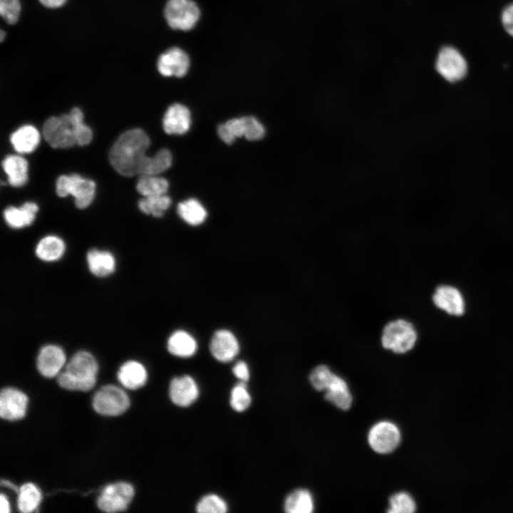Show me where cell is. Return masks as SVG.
I'll list each match as a JSON object with an SVG mask.
<instances>
[{"label":"cell","instance_id":"21","mask_svg":"<svg viewBox=\"0 0 513 513\" xmlns=\"http://www.w3.org/2000/svg\"><path fill=\"white\" fill-rule=\"evenodd\" d=\"M167 347L171 354L180 358H188L196 353L197 344L189 333L178 330L170 336Z\"/></svg>","mask_w":513,"mask_h":513},{"label":"cell","instance_id":"39","mask_svg":"<svg viewBox=\"0 0 513 513\" xmlns=\"http://www.w3.org/2000/svg\"><path fill=\"white\" fill-rule=\"evenodd\" d=\"M245 134L244 138L248 140H258L265 134L263 125L253 116H244Z\"/></svg>","mask_w":513,"mask_h":513},{"label":"cell","instance_id":"44","mask_svg":"<svg viewBox=\"0 0 513 513\" xmlns=\"http://www.w3.org/2000/svg\"><path fill=\"white\" fill-rule=\"evenodd\" d=\"M1 484L2 486L6 487L9 489H11L12 490H14L16 492H19V489H18V487L14 484H13L11 482H10L9 480L1 479Z\"/></svg>","mask_w":513,"mask_h":513},{"label":"cell","instance_id":"36","mask_svg":"<svg viewBox=\"0 0 513 513\" xmlns=\"http://www.w3.org/2000/svg\"><path fill=\"white\" fill-rule=\"evenodd\" d=\"M245 383L240 381L231 391L230 405L237 412L244 411L251 404V396Z\"/></svg>","mask_w":513,"mask_h":513},{"label":"cell","instance_id":"19","mask_svg":"<svg viewBox=\"0 0 513 513\" xmlns=\"http://www.w3.org/2000/svg\"><path fill=\"white\" fill-rule=\"evenodd\" d=\"M118 378L124 387L135 390L145 384L147 373L142 363L136 361H128L120 366Z\"/></svg>","mask_w":513,"mask_h":513},{"label":"cell","instance_id":"31","mask_svg":"<svg viewBox=\"0 0 513 513\" xmlns=\"http://www.w3.org/2000/svg\"><path fill=\"white\" fill-rule=\"evenodd\" d=\"M171 203L170 198L165 195L144 197L138 202V207L141 212L146 214H151L156 217H162L169 208Z\"/></svg>","mask_w":513,"mask_h":513},{"label":"cell","instance_id":"38","mask_svg":"<svg viewBox=\"0 0 513 513\" xmlns=\"http://www.w3.org/2000/svg\"><path fill=\"white\" fill-rule=\"evenodd\" d=\"M21 4L19 0H0V13L9 24H15L19 19Z\"/></svg>","mask_w":513,"mask_h":513},{"label":"cell","instance_id":"16","mask_svg":"<svg viewBox=\"0 0 513 513\" xmlns=\"http://www.w3.org/2000/svg\"><path fill=\"white\" fill-rule=\"evenodd\" d=\"M432 301L438 309L450 315L461 316L465 311V301L462 294L451 286H438L432 295Z\"/></svg>","mask_w":513,"mask_h":513},{"label":"cell","instance_id":"23","mask_svg":"<svg viewBox=\"0 0 513 513\" xmlns=\"http://www.w3.org/2000/svg\"><path fill=\"white\" fill-rule=\"evenodd\" d=\"M65 250L66 245L62 239L55 235H48L39 240L35 248V254L41 261L52 262L60 259Z\"/></svg>","mask_w":513,"mask_h":513},{"label":"cell","instance_id":"15","mask_svg":"<svg viewBox=\"0 0 513 513\" xmlns=\"http://www.w3.org/2000/svg\"><path fill=\"white\" fill-rule=\"evenodd\" d=\"M169 395L172 402L180 407H187L198 398L199 388L190 375L174 378L170 384Z\"/></svg>","mask_w":513,"mask_h":513},{"label":"cell","instance_id":"40","mask_svg":"<svg viewBox=\"0 0 513 513\" xmlns=\"http://www.w3.org/2000/svg\"><path fill=\"white\" fill-rule=\"evenodd\" d=\"M502 21L507 32L513 36V3L503 10Z\"/></svg>","mask_w":513,"mask_h":513},{"label":"cell","instance_id":"13","mask_svg":"<svg viewBox=\"0 0 513 513\" xmlns=\"http://www.w3.org/2000/svg\"><path fill=\"white\" fill-rule=\"evenodd\" d=\"M66 358L63 350L58 346L49 344L43 346L36 358L38 372L46 378H53L59 374Z\"/></svg>","mask_w":513,"mask_h":513},{"label":"cell","instance_id":"20","mask_svg":"<svg viewBox=\"0 0 513 513\" xmlns=\"http://www.w3.org/2000/svg\"><path fill=\"white\" fill-rule=\"evenodd\" d=\"M38 209L36 204L27 202L19 208L11 206L5 209L4 218L10 227L21 229L33 223Z\"/></svg>","mask_w":513,"mask_h":513},{"label":"cell","instance_id":"5","mask_svg":"<svg viewBox=\"0 0 513 513\" xmlns=\"http://www.w3.org/2000/svg\"><path fill=\"white\" fill-rule=\"evenodd\" d=\"M93 408L105 416H117L125 413L130 406V399L121 388L106 385L101 387L93 398Z\"/></svg>","mask_w":513,"mask_h":513},{"label":"cell","instance_id":"34","mask_svg":"<svg viewBox=\"0 0 513 513\" xmlns=\"http://www.w3.org/2000/svg\"><path fill=\"white\" fill-rule=\"evenodd\" d=\"M336 375L326 366L319 365L311 372L309 380L316 390L323 391L329 387Z\"/></svg>","mask_w":513,"mask_h":513},{"label":"cell","instance_id":"14","mask_svg":"<svg viewBox=\"0 0 513 513\" xmlns=\"http://www.w3.org/2000/svg\"><path fill=\"white\" fill-rule=\"evenodd\" d=\"M190 66L187 53L179 48H172L160 55L157 61V69L164 76H184Z\"/></svg>","mask_w":513,"mask_h":513},{"label":"cell","instance_id":"35","mask_svg":"<svg viewBox=\"0 0 513 513\" xmlns=\"http://www.w3.org/2000/svg\"><path fill=\"white\" fill-rule=\"evenodd\" d=\"M390 513H413L416 509V504L413 497L406 492H398L393 494L389 499Z\"/></svg>","mask_w":513,"mask_h":513},{"label":"cell","instance_id":"27","mask_svg":"<svg viewBox=\"0 0 513 513\" xmlns=\"http://www.w3.org/2000/svg\"><path fill=\"white\" fill-rule=\"evenodd\" d=\"M179 216L188 224L197 226L207 217V211L196 199H188L180 202L177 209Z\"/></svg>","mask_w":513,"mask_h":513},{"label":"cell","instance_id":"10","mask_svg":"<svg viewBox=\"0 0 513 513\" xmlns=\"http://www.w3.org/2000/svg\"><path fill=\"white\" fill-rule=\"evenodd\" d=\"M400 432L398 428L389 421H381L375 424L368 435L370 447L380 454L393 452L399 445Z\"/></svg>","mask_w":513,"mask_h":513},{"label":"cell","instance_id":"18","mask_svg":"<svg viewBox=\"0 0 513 513\" xmlns=\"http://www.w3.org/2000/svg\"><path fill=\"white\" fill-rule=\"evenodd\" d=\"M90 271L98 277H106L115 269L116 261L114 256L108 251L92 249L86 255Z\"/></svg>","mask_w":513,"mask_h":513},{"label":"cell","instance_id":"17","mask_svg":"<svg viewBox=\"0 0 513 513\" xmlns=\"http://www.w3.org/2000/svg\"><path fill=\"white\" fill-rule=\"evenodd\" d=\"M190 125V112L180 103L170 105L162 120L164 131L169 135H182L189 130Z\"/></svg>","mask_w":513,"mask_h":513},{"label":"cell","instance_id":"12","mask_svg":"<svg viewBox=\"0 0 513 513\" xmlns=\"http://www.w3.org/2000/svg\"><path fill=\"white\" fill-rule=\"evenodd\" d=\"M209 350L212 356L219 362L232 361L239 353V344L235 336L229 331L220 329L214 333Z\"/></svg>","mask_w":513,"mask_h":513},{"label":"cell","instance_id":"7","mask_svg":"<svg viewBox=\"0 0 513 513\" xmlns=\"http://www.w3.org/2000/svg\"><path fill=\"white\" fill-rule=\"evenodd\" d=\"M165 16L169 26L175 29L187 31L192 28L200 18V9L191 0H168Z\"/></svg>","mask_w":513,"mask_h":513},{"label":"cell","instance_id":"26","mask_svg":"<svg viewBox=\"0 0 513 513\" xmlns=\"http://www.w3.org/2000/svg\"><path fill=\"white\" fill-rule=\"evenodd\" d=\"M284 507L288 513H311L314 509L312 495L306 489L294 490L286 497Z\"/></svg>","mask_w":513,"mask_h":513},{"label":"cell","instance_id":"1","mask_svg":"<svg viewBox=\"0 0 513 513\" xmlns=\"http://www.w3.org/2000/svg\"><path fill=\"white\" fill-rule=\"evenodd\" d=\"M150 145L147 135L140 128L125 131L115 140L109 152L113 167L121 175H139L147 157L145 151Z\"/></svg>","mask_w":513,"mask_h":513},{"label":"cell","instance_id":"11","mask_svg":"<svg viewBox=\"0 0 513 513\" xmlns=\"http://www.w3.org/2000/svg\"><path fill=\"white\" fill-rule=\"evenodd\" d=\"M28 397L22 391L14 388H4L0 393V416L10 421L18 420L25 416Z\"/></svg>","mask_w":513,"mask_h":513},{"label":"cell","instance_id":"41","mask_svg":"<svg viewBox=\"0 0 513 513\" xmlns=\"http://www.w3.org/2000/svg\"><path fill=\"white\" fill-rule=\"evenodd\" d=\"M234 375L240 381L247 382L249 378V370L247 364L244 361L237 362L232 369Z\"/></svg>","mask_w":513,"mask_h":513},{"label":"cell","instance_id":"28","mask_svg":"<svg viewBox=\"0 0 513 513\" xmlns=\"http://www.w3.org/2000/svg\"><path fill=\"white\" fill-rule=\"evenodd\" d=\"M18 493L17 506L21 512H31L38 507L41 494L34 484L30 482L24 484L19 488Z\"/></svg>","mask_w":513,"mask_h":513},{"label":"cell","instance_id":"29","mask_svg":"<svg viewBox=\"0 0 513 513\" xmlns=\"http://www.w3.org/2000/svg\"><path fill=\"white\" fill-rule=\"evenodd\" d=\"M168 182L158 175H140L137 190L144 197L161 195L166 194L168 190Z\"/></svg>","mask_w":513,"mask_h":513},{"label":"cell","instance_id":"8","mask_svg":"<svg viewBox=\"0 0 513 513\" xmlns=\"http://www.w3.org/2000/svg\"><path fill=\"white\" fill-rule=\"evenodd\" d=\"M134 496V488L130 483L119 482L107 485L99 495L97 504L105 512L125 510Z\"/></svg>","mask_w":513,"mask_h":513},{"label":"cell","instance_id":"3","mask_svg":"<svg viewBox=\"0 0 513 513\" xmlns=\"http://www.w3.org/2000/svg\"><path fill=\"white\" fill-rule=\"evenodd\" d=\"M418 339L417 331L413 324L404 318L388 322L383 327L381 344L385 349L395 353H405L410 351Z\"/></svg>","mask_w":513,"mask_h":513},{"label":"cell","instance_id":"24","mask_svg":"<svg viewBox=\"0 0 513 513\" xmlns=\"http://www.w3.org/2000/svg\"><path fill=\"white\" fill-rule=\"evenodd\" d=\"M2 167L13 187L23 186L27 181V161L19 155H8L2 161Z\"/></svg>","mask_w":513,"mask_h":513},{"label":"cell","instance_id":"6","mask_svg":"<svg viewBox=\"0 0 513 513\" xmlns=\"http://www.w3.org/2000/svg\"><path fill=\"white\" fill-rule=\"evenodd\" d=\"M43 135L53 148H68L76 144L74 124L69 114L48 118L43 126Z\"/></svg>","mask_w":513,"mask_h":513},{"label":"cell","instance_id":"4","mask_svg":"<svg viewBox=\"0 0 513 513\" xmlns=\"http://www.w3.org/2000/svg\"><path fill=\"white\" fill-rule=\"evenodd\" d=\"M56 185L57 195L61 197L68 195H73L76 206L79 209L88 207L95 196V182L78 174L60 176L56 180Z\"/></svg>","mask_w":513,"mask_h":513},{"label":"cell","instance_id":"45","mask_svg":"<svg viewBox=\"0 0 513 513\" xmlns=\"http://www.w3.org/2000/svg\"><path fill=\"white\" fill-rule=\"evenodd\" d=\"M4 36H5V33L3 31H1V41H2L4 40Z\"/></svg>","mask_w":513,"mask_h":513},{"label":"cell","instance_id":"25","mask_svg":"<svg viewBox=\"0 0 513 513\" xmlns=\"http://www.w3.org/2000/svg\"><path fill=\"white\" fill-rule=\"evenodd\" d=\"M325 399L337 408L348 410L352 404V395L346 382L336 375L329 387L325 390Z\"/></svg>","mask_w":513,"mask_h":513},{"label":"cell","instance_id":"42","mask_svg":"<svg viewBox=\"0 0 513 513\" xmlns=\"http://www.w3.org/2000/svg\"><path fill=\"white\" fill-rule=\"evenodd\" d=\"M41 4L48 8H58L63 6L66 0H39Z\"/></svg>","mask_w":513,"mask_h":513},{"label":"cell","instance_id":"9","mask_svg":"<svg viewBox=\"0 0 513 513\" xmlns=\"http://www.w3.org/2000/svg\"><path fill=\"white\" fill-rule=\"evenodd\" d=\"M437 73L449 82L462 79L467 71V61L462 55L452 46H445L438 53L435 61Z\"/></svg>","mask_w":513,"mask_h":513},{"label":"cell","instance_id":"22","mask_svg":"<svg viewBox=\"0 0 513 513\" xmlns=\"http://www.w3.org/2000/svg\"><path fill=\"white\" fill-rule=\"evenodd\" d=\"M10 140L16 152L21 154L30 153L38 145L40 135L35 127L26 125L14 131L11 135Z\"/></svg>","mask_w":513,"mask_h":513},{"label":"cell","instance_id":"32","mask_svg":"<svg viewBox=\"0 0 513 513\" xmlns=\"http://www.w3.org/2000/svg\"><path fill=\"white\" fill-rule=\"evenodd\" d=\"M217 133L221 140L228 145L234 142L237 138L244 137V117L233 118L219 125Z\"/></svg>","mask_w":513,"mask_h":513},{"label":"cell","instance_id":"37","mask_svg":"<svg viewBox=\"0 0 513 513\" xmlns=\"http://www.w3.org/2000/svg\"><path fill=\"white\" fill-rule=\"evenodd\" d=\"M196 510L199 513H224L227 511V504L218 495L210 494L198 502Z\"/></svg>","mask_w":513,"mask_h":513},{"label":"cell","instance_id":"30","mask_svg":"<svg viewBox=\"0 0 513 513\" xmlns=\"http://www.w3.org/2000/svg\"><path fill=\"white\" fill-rule=\"evenodd\" d=\"M172 165L171 152L165 148L158 151L154 156L146 158L140 175H158Z\"/></svg>","mask_w":513,"mask_h":513},{"label":"cell","instance_id":"2","mask_svg":"<svg viewBox=\"0 0 513 513\" xmlns=\"http://www.w3.org/2000/svg\"><path fill=\"white\" fill-rule=\"evenodd\" d=\"M98 370L94 356L88 351H81L73 356L64 371L58 375L57 381L66 390L88 391L95 385Z\"/></svg>","mask_w":513,"mask_h":513},{"label":"cell","instance_id":"43","mask_svg":"<svg viewBox=\"0 0 513 513\" xmlns=\"http://www.w3.org/2000/svg\"><path fill=\"white\" fill-rule=\"evenodd\" d=\"M0 511L1 513H8L10 511L9 502L3 494L0 495Z\"/></svg>","mask_w":513,"mask_h":513},{"label":"cell","instance_id":"33","mask_svg":"<svg viewBox=\"0 0 513 513\" xmlns=\"http://www.w3.org/2000/svg\"><path fill=\"white\" fill-rule=\"evenodd\" d=\"M69 115L73 122L76 144L81 146L90 142L93 133L91 129L83 122V115L78 108H73Z\"/></svg>","mask_w":513,"mask_h":513}]
</instances>
